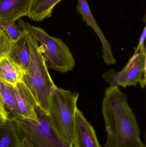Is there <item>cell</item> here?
Returning a JSON list of instances; mask_svg holds the SVG:
<instances>
[{"mask_svg": "<svg viewBox=\"0 0 146 147\" xmlns=\"http://www.w3.org/2000/svg\"><path fill=\"white\" fill-rule=\"evenodd\" d=\"M102 113L107 132V141L103 147H146L127 96L118 86H110L105 90Z\"/></svg>", "mask_w": 146, "mask_h": 147, "instance_id": "6da1fadb", "label": "cell"}, {"mask_svg": "<svg viewBox=\"0 0 146 147\" xmlns=\"http://www.w3.org/2000/svg\"><path fill=\"white\" fill-rule=\"evenodd\" d=\"M20 27L26 35L30 50V60L22 81L30 90L39 109L48 115L51 97L56 87L48 67L28 22L19 20Z\"/></svg>", "mask_w": 146, "mask_h": 147, "instance_id": "7a4b0ae2", "label": "cell"}, {"mask_svg": "<svg viewBox=\"0 0 146 147\" xmlns=\"http://www.w3.org/2000/svg\"><path fill=\"white\" fill-rule=\"evenodd\" d=\"M79 93L56 87L51 94L48 117L59 138L72 147Z\"/></svg>", "mask_w": 146, "mask_h": 147, "instance_id": "3957f363", "label": "cell"}, {"mask_svg": "<svg viewBox=\"0 0 146 147\" xmlns=\"http://www.w3.org/2000/svg\"><path fill=\"white\" fill-rule=\"evenodd\" d=\"M31 30L40 45L39 46L48 68L61 73L73 70L75 60L68 47L61 39L51 37L41 28L31 26Z\"/></svg>", "mask_w": 146, "mask_h": 147, "instance_id": "277c9868", "label": "cell"}, {"mask_svg": "<svg viewBox=\"0 0 146 147\" xmlns=\"http://www.w3.org/2000/svg\"><path fill=\"white\" fill-rule=\"evenodd\" d=\"M36 112L37 121L22 117L13 120L20 138L25 137L35 147H69L56 134L48 116L39 107Z\"/></svg>", "mask_w": 146, "mask_h": 147, "instance_id": "5b68a950", "label": "cell"}, {"mask_svg": "<svg viewBox=\"0 0 146 147\" xmlns=\"http://www.w3.org/2000/svg\"><path fill=\"white\" fill-rule=\"evenodd\" d=\"M146 52L145 45L136 48L134 53L121 71L109 70L103 74V78L113 86H146Z\"/></svg>", "mask_w": 146, "mask_h": 147, "instance_id": "8992f818", "label": "cell"}, {"mask_svg": "<svg viewBox=\"0 0 146 147\" xmlns=\"http://www.w3.org/2000/svg\"><path fill=\"white\" fill-rule=\"evenodd\" d=\"M72 147H102L94 129L78 109L75 111Z\"/></svg>", "mask_w": 146, "mask_h": 147, "instance_id": "52a82bcc", "label": "cell"}, {"mask_svg": "<svg viewBox=\"0 0 146 147\" xmlns=\"http://www.w3.org/2000/svg\"><path fill=\"white\" fill-rule=\"evenodd\" d=\"M77 11L81 15L83 21L93 28L102 43L103 57L105 63L108 65L115 64L116 60L112 54L111 46L96 22L87 0H78Z\"/></svg>", "mask_w": 146, "mask_h": 147, "instance_id": "ba28073f", "label": "cell"}, {"mask_svg": "<svg viewBox=\"0 0 146 147\" xmlns=\"http://www.w3.org/2000/svg\"><path fill=\"white\" fill-rule=\"evenodd\" d=\"M16 100L22 118L38 120L36 112L37 104L30 90L22 81L14 86Z\"/></svg>", "mask_w": 146, "mask_h": 147, "instance_id": "9c48e42d", "label": "cell"}, {"mask_svg": "<svg viewBox=\"0 0 146 147\" xmlns=\"http://www.w3.org/2000/svg\"><path fill=\"white\" fill-rule=\"evenodd\" d=\"M31 0H0V21L15 22L27 16Z\"/></svg>", "mask_w": 146, "mask_h": 147, "instance_id": "30bf717a", "label": "cell"}, {"mask_svg": "<svg viewBox=\"0 0 146 147\" xmlns=\"http://www.w3.org/2000/svg\"><path fill=\"white\" fill-rule=\"evenodd\" d=\"M0 105L8 118L22 117L19 109L14 87L0 80Z\"/></svg>", "mask_w": 146, "mask_h": 147, "instance_id": "8fae6325", "label": "cell"}, {"mask_svg": "<svg viewBox=\"0 0 146 147\" xmlns=\"http://www.w3.org/2000/svg\"><path fill=\"white\" fill-rule=\"evenodd\" d=\"M24 32L22 37L14 42L7 56L25 73L30 62V50L26 35Z\"/></svg>", "mask_w": 146, "mask_h": 147, "instance_id": "7c38bea8", "label": "cell"}, {"mask_svg": "<svg viewBox=\"0 0 146 147\" xmlns=\"http://www.w3.org/2000/svg\"><path fill=\"white\" fill-rule=\"evenodd\" d=\"M25 72L8 57L0 60V80L15 86L22 81Z\"/></svg>", "mask_w": 146, "mask_h": 147, "instance_id": "4fadbf2b", "label": "cell"}, {"mask_svg": "<svg viewBox=\"0 0 146 147\" xmlns=\"http://www.w3.org/2000/svg\"><path fill=\"white\" fill-rule=\"evenodd\" d=\"M62 0H31L27 16L40 22L51 17L53 9Z\"/></svg>", "mask_w": 146, "mask_h": 147, "instance_id": "5bb4252c", "label": "cell"}, {"mask_svg": "<svg viewBox=\"0 0 146 147\" xmlns=\"http://www.w3.org/2000/svg\"><path fill=\"white\" fill-rule=\"evenodd\" d=\"M20 140L13 120L8 118L0 126V147H19Z\"/></svg>", "mask_w": 146, "mask_h": 147, "instance_id": "9a60e30c", "label": "cell"}, {"mask_svg": "<svg viewBox=\"0 0 146 147\" xmlns=\"http://www.w3.org/2000/svg\"><path fill=\"white\" fill-rule=\"evenodd\" d=\"M0 28L9 36L13 42H16L24 34V31L15 22L6 21H0Z\"/></svg>", "mask_w": 146, "mask_h": 147, "instance_id": "2e32d148", "label": "cell"}, {"mask_svg": "<svg viewBox=\"0 0 146 147\" xmlns=\"http://www.w3.org/2000/svg\"><path fill=\"white\" fill-rule=\"evenodd\" d=\"M13 42L6 33L0 28V60L7 56L13 45Z\"/></svg>", "mask_w": 146, "mask_h": 147, "instance_id": "e0dca14e", "label": "cell"}, {"mask_svg": "<svg viewBox=\"0 0 146 147\" xmlns=\"http://www.w3.org/2000/svg\"><path fill=\"white\" fill-rule=\"evenodd\" d=\"M20 139L19 147H35L25 137H20Z\"/></svg>", "mask_w": 146, "mask_h": 147, "instance_id": "ac0fdd59", "label": "cell"}, {"mask_svg": "<svg viewBox=\"0 0 146 147\" xmlns=\"http://www.w3.org/2000/svg\"><path fill=\"white\" fill-rule=\"evenodd\" d=\"M8 119L7 115L4 112L0 105V126L4 124Z\"/></svg>", "mask_w": 146, "mask_h": 147, "instance_id": "d6986e66", "label": "cell"}, {"mask_svg": "<svg viewBox=\"0 0 146 147\" xmlns=\"http://www.w3.org/2000/svg\"><path fill=\"white\" fill-rule=\"evenodd\" d=\"M146 35V27L145 26L144 28V30H143V32H142V34H141V36L140 38L139 41V45H138V47H137V49L139 48V47H140L142 45H144V42H145V39Z\"/></svg>", "mask_w": 146, "mask_h": 147, "instance_id": "ffe728a7", "label": "cell"}]
</instances>
